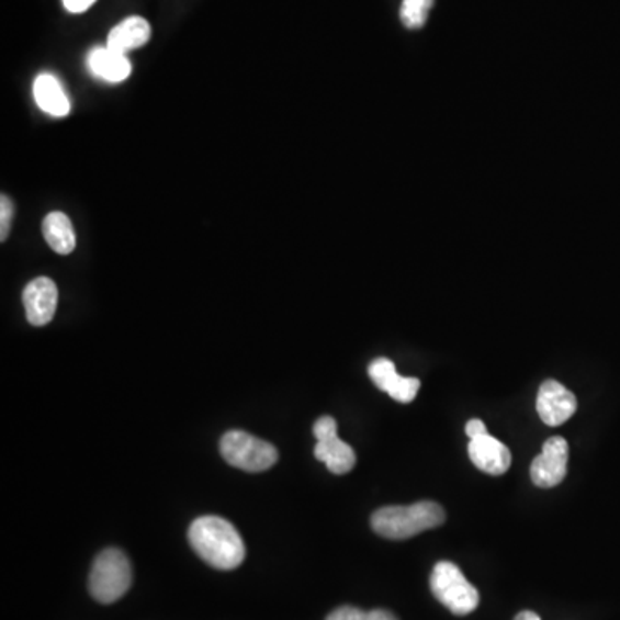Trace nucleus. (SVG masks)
Returning <instances> with one entry per match:
<instances>
[{"label": "nucleus", "mask_w": 620, "mask_h": 620, "mask_svg": "<svg viewBox=\"0 0 620 620\" xmlns=\"http://www.w3.org/2000/svg\"><path fill=\"white\" fill-rule=\"evenodd\" d=\"M189 541L202 561L219 571H233L245 561L244 538L223 517L204 516L193 520Z\"/></svg>", "instance_id": "obj_1"}, {"label": "nucleus", "mask_w": 620, "mask_h": 620, "mask_svg": "<svg viewBox=\"0 0 620 620\" xmlns=\"http://www.w3.org/2000/svg\"><path fill=\"white\" fill-rule=\"evenodd\" d=\"M447 519L437 501H417L413 505H393L372 514L371 526L386 540H408L420 532L440 528Z\"/></svg>", "instance_id": "obj_2"}, {"label": "nucleus", "mask_w": 620, "mask_h": 620, "mask_svg": "<svg viewBox=\"0 0 620 620\" xmlns=\"http://www.w3.org/2000/svg\"><path fill=\"white\" fill-rule=\"evenodd\" d=\"M133 573L128 556L121 550L108 549L99 553L90 573L89 589L99 604H114L132 586Z\"/></svg>", "instance_id": "obj_3"}, {"label": "nucleus", "mask_w": 620, "mask_h": 620, "mask_svg": "<svg viewBox=\"0 0 620 620\" xmlns=\"http://www.w3.org/2000/svg\"><path fill=\"white\" fill-rule=\"evenodd\" d=\"M429 585L435 598L455 616H467L480 605V591L452 562H438L432 568Z\"/></svg>", "instance_id": "obj_4"}, {"label": "nucleus", "mask_w": 620, "mask_h": 620, "mask_svg": "<svg viewBox=\"0 0 620 620\" xmlns=\"http://www.w3.org/2000/svg\"><path fill=\"white\" fill-rule=\"evenodd\" d=\"M219 449L229 465L247 473H262L278 462V450L271 443L238 429L226 432Z\"/></svg>", "instance_id": "obj_5"}, {"label": "nucleus", "mask_w": 620, "mask_h": 620, "mask_svg": "<svg viewBox=\"0 0 620 620\" xmlns=\"http://www.w3.org/2000/svg\"><path fill=\"white\" fill-rule=\"evenodd\" d=\"M337 420L325 416L317 419L314 425V437L317 444L314 455L317 461L325 462L332 474H347L356 465L357 456L350 444L338 438Z\"/></svg>", "instance_id": "obj_6"}, {"label": "nucleus", "mask_w": 620, "mask_h": 620, "mask_svg": "<svg viewBox=\"0 0 620 620\" xmlns=\"http://www.w3.org/2000/svg\"><path fill=\"white\" fill-rule=\"evenodd\" d=\"M568 444L564 438L553 437L544 441L540 455L532 461L531 480L540 488L561 485L567 474Z\"/></svg>", "instance_id": "obj_7"}, {"label": "nucleus", "mask_w": 620, "mask_h": 620, "mask_svg": "<svg viewBox=\"0 0 620 620\" xmlns=\"http://www.w3.org/2000/svg\"><path fill=\"white\" fill-rule=\"evenodd\" d=\"M537 410L544 425L552 428L564 425L576 414V395L568 392L559 381H544L538 392Z\"/></svg>", "instance_id": "obj_8"}, {"label": "nucleus", "mask_w": 620, "mask_h": 620, "mask_svg": "<svg viewBox=\"0 0 620 620\" xmlns=\"http://www.w3.org/2000/svg\"><path fill=\"white\" fill-rule=\"evenodd\" d=\"M57 292L56 283L50 278H35L26 284L23 292L24 311L30 325L41 328L48 325L56 314Z\"/></svg>", "instance_id": "obj_9"}, {"label": "nucleus", "mask_w": 620, "mask_h": 620, "mask_svg": "<svg viewBox=\"0 0 620 620\" xmlns=\"http://www.w3.org/2000/svg\"><path fill=\"white\" fill-rule=\"evenodd\" d=\"M369 377L381 392L388 393L393 401L410 404L419 393L420 381L417 377H404L396 372L395 364L390 359L380 357L369 365Z\"/></svg>", "instance_id": "obj_10"}, {"label": "nucleus", "mask_w": 620, "mask_h": 620, "mask_svg": "<svg viewBox=\"0 0 620 620\" xmlns=\"http://www.w3.org/2000/svg\"><path fill=\"white\" fill-rule=\"evenodd\" d=\"M469 456L477 469L492 476H501L512 464L510 450L492 435H483L469 441Z\"/></svg>", "instance_id": "obj_11"}, {"label": "nucleus", "mask_w": 620, "mask_h": 620, "mask_svg": "<svg viewBox=\"0 0 620 620\" xmlns=\"http://www.w3.org/2000/svg\"><path fill=\"white\" fill-rule=\"evenodd\" d=\"M87 66L93 77L108 83H121L132 75V63L126 54L116 53L113 48L95 47L87 57Z\"/></svg>", "instance_id": "obj_12"}, {"label": "nucleus", "mask_w": 620, "mask_h": 620, "mask_svg": "<svg viewBox=\"0 0 620 620\" xmlns=\"http://www.w3.org/2000/svg\"><path fill=\"white\" fill-rule=\"evenodd\" d=\"M33 97H35L36 105L48 116L65 117L71 111V102L63 84L50 72H42L33 81Z\"/></svg>", "instance_id": "obj_13"}, {"label": "nucleus", "mask_w": 620, "mask_h": 620, "mask_svg": "<svg viewBox=\"0 0 620 620\" xmlns=\"http://www.w3.org/2000/svg\"><path fill=\"white\" fill-rule=\"evenodd\" d=\"M150 35H153V30L147 20L140 16H129L111 30L108 36V47L113 48L116 53L126 54L148 44Z\"/></svg>", "instance_id": "obj_14"}, {"label": "nucleus", "mask_w": 620, "mask_h": 620, "mask_svg": "<svg viewBox=\"0 0 620 620\" xmlns=\"http://www.w3.org/2000/svg\"><path fill=\"white\" fill-rule=\"evenodd\" d=\"M45 241L54 252L68 256L77 247V233L72 228L71 219L63 213H50L45 216L42 225Z\"/></svg>", "instance_id": "obj_15"}, {"label": "nucleus", "mask_w": 620, "mask_h": 620, "mask_svg": "<svg viewBox=\"0 0 620 620\" xmlns=\"http://www.w3.org/2000/svg\"><path fill=\"white\" fill-rule=\"evenodd\" d=\"M435 0H404L401 8V20L405 29L417 30L425 26Z\"/></svg>", "instance_id": "obj_16"}, {"label": "nucleus", "mask_w": 620, "mask_h": 620, "mask_svg": "<svg viewBox=\"0 0 620 620\" xmlns=\"http://www.w3.org/2000/svg\"><path fill=\"white\" fill-rule=\"evenodd\" d=\"M12 214H14V207H12L11 199L8 195L0 196V241L8 240Z\"/></svg>", "instance_id": "obj_17"}, {"label": "nucleus", "mask_w": 620, "mask_h": 620, "mask_svg": "<svg viewBox=\"0 0 620 620\" xmlns=\"http://www.w3.org/2000/svg\"><path fill=\"white\" fill-rule=\"evenodd\" d=\"M326 620H365V612L357 607H340L332 610Z\"/></svg>", "instance_id": "obj_18"}, {"label": "nucleus", "mask_w": 620, "mask_h": 620, "mask_svg": "<svg viewBox=\"0 0 620 620\" xmlns=\"http://www.w3.org/2000/svg\"><path fill=\"white\" fill-rule=\"evenodd\" d=\"M95 2L97 0H63V5L72 14H81V12L89 11Z\"/></svg>", "instance_id": "obj_19"}, {"label": "nucleus", "mask_w": 620, "mask_h": 620, "mask_svg": "<svg viewBox=\"0 0 620 620\" xmlns=\"http://www.w3.org/2000/svg\"><path fill=\"white\" fill-rule=\"evenodd\" d=\"M465 435H467L471 440L473 438L483 437V435H488V429H486L485 422L481 419H471L465 426Z\"/></svg>", "instance_id": "obj_20"}, {"label": "nucleus", "mask_w": 620, "mask_h": 620, "mask_svg": "<svg viewBox=\"0 0 620 620\" xmlns=\"http://www.w3.org/2000/svg\"><path fill=\"white\" fill-rule=\"evenodd\" d=\"M365 620H398L388 610H371V612H365Z\"/></svg>", "instance_id": "obj_21"}, {"label": "nucleus", "mask_w": 620, "mask_h": 620, "mask_svg": "<svg viewBox=\"0 0 620 620\" xmlns=\"http://www.w3.org/2000/svg\"><path fill=\"white\" fill-rule=\"evenodd\" d=\"M516 620H541L538 613L531 612V610H525L516 617Z\"/></svg>", "instance_id": "obj_22"}]
</instances>
